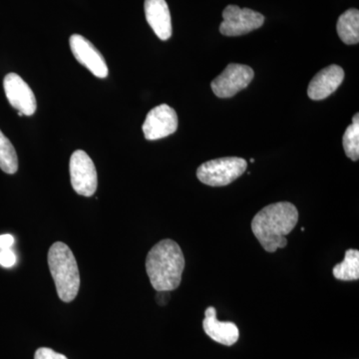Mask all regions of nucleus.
<instances>
[{"label": "nucleus", "instance_id": "f257e3e1", "mask_svg": "<svg viewBox=\"0 0 359 359\" xmlns=\"http://www.w3.org/2000/svg\"><path fill=\"white\" fill-rule=\"evenodd\" d=\"M299 212L294 204L280 202L264 207L252 221V231L268 252H275L287 245L285 236L294 230Z\"/></svg>", "mask_w": 359, "mask_h": 359}, {"label": "nucleus", "instance_id": "f03ea898", "mask_svg": "<svg viewBox=\"0 0 359 359\" xmlns=\"http://www.w3.org/2000/svg\"><path fill=\"white\" fill-rule=\"evenodd\" d=\"M185 257L174 241H161L148 252L146 271L151 285L157 292H172L181 285Z\"/></svg>", "mask_w": 359, "mask_h": 359}, {"label": "nucleus", "instance_id": "7ed1b4c3", "mask_svg": "<svg viewBox=\"0 0 359 359\" xmlns=\"http://www.w3.org/2000/svg\"><path fill=\"white\" fill-rule=\"evenodd\" d=\"M48 266L59 299L65 302L74 301L80 289V273L76 259L67 245L57 242L51 245Z\"/></svg>", "mask_w": 359, "mask_h": 359}, {"label": "nucleus", "instance_id": "20e7f679", "mask_svg": "<svg viewBox=\"0 0 359 359\" xmlns=\"http://www.w3.org/2000/svg\"><path fill=\"white\" fill-rule=\"evenodd\" d=\"M247 167V161L243 158H219L201 165L198 168L197 177L205 185L224 187L240 178Z\"/></svg>", "mask_w": 359, "mask_h": 359}, {"label": "nucleus", "instance_id": "39448f33", "mask_svg": "<svg viewBox=\"0 0 359 359\" xmlns=\"http://www.w3.org/2000/svg\"><path fill=\"white\" fill-rule=\"evenodd\" d=\"M71 185L78 195L91 197L98 186V177L93 161L84 151L77 150L70 158Z\"/></svg>", "mask_w": 359, "mask_h": 359}, {"label": "nucleus", "instance_id": "423d86ee", "mask_svg": "<svg viewBox=\"0 0 359 359\" xmlns=\"http://www.w3.org/2000/svg\"><path fill=\"white\" fill-rule=\"evenodd\" d=\"M223 22L219 32L224 36H241L262 27L264 22L263 14L250 8L228 6L223 11Z\"/></svg>", "mask_w": 359, "mask_h": 359}, {"label": "nucleus", "instance_id": "0eeeda50", "mask_svg": "<svg viewBox=\"0 0 359 359\" xmlns=\"http://www.w3.org/2000/svg\"><path fill=\"white\" fill-rule=\"evenodd\" d=\"M254 75V70L250 66L231 63L212 82V92L219 98H230L247 88Z\"/></svg>", "mask_w": 359, "mask_h": 359}, {"label": "nucleus", "instance_id": "6e6552de", "mask_svg": "<svg viewBox=\"0 0 359 359\" xmlns=\"http://www.w3.org/2000/svg\"><path fill=\"white\" fill-rule=\"evenodd\" d=\"M178 116L167 104L157 106L148 113L143 124L144 136L149 141L159 140L178 129Z\"/></svg>", "mask_w": 359, "mask_h": 359}, {"label": "nucleus", "instance_id": "1a4fd4ad", "mask_svg": "<svg viewBox=\"0 0 359 359\" xmlns=\"http://www.w3.org/2000/svg\"><path fill=\"white\" fill-rule=\"evenodd\" d=\"M69 44L73 55L80 65L85 66L94 76L106 78L108 76V66L106 65L100 51L88 39L82 35L73 34L70 37Z\"/></svg>", "mask_w": 359, "mask_h": 359}, {"label": "nucleus", "instance_id": "9d476101", "mask_svg": "<svg viewBox=\"0 0 359 359\" xmlns=\"http://www.w3.org/2000/svg\"><path fill=\"white\" fill-rule=\"evenodd\" d=\"M4 88L11 105L23 115L32 116L36 111L37 103L29 85L16 74L9 73L4 80Z\"/></svg>", "mask_w": 359, "mask_h": 359}, {"label": "nucleus", "instance_id": "9b49d317", "mask_svg": "<svg viewBox=\"0 0 359 359\" xmlns=\"http://www.w3.org/2000/svg\"><path fill=\"white\" fill-rule=\"evenodd\" d=\"M344 79V71L339 65H330L320 71L309 85L308 95L320 101L334 93Z\"/></svg>", "mask_w": 359, "mask_h": 359}, {"label": "nucleus", "instance_id": "f8f14e48", "mask_svg": "<svg viewBox=\"0 0 359 359\" xmlns=\"http://www.w3.org/2000/svg\"><path fill=\"white\" fill-rule=\"evenodd\" d=\"M203 327L208 337L224 346H231L238 339V328L231 321H219L217 318L216 309L210 306L205 309Z\"/></svg>", "mask_w": 359, "mask_h": 359}, {"label": "nucleus", "instance_id": "ddd939ff", "mask_svg": "<svg viewBox=\"0 0 359 359\" xmlns=\"http://www.w3.org/2000/svg\"><path fill=\"white\" fill-rule=\"evenodd\" d=\"M145 15L149 25L161 40L172 36V20L166 0H145Z\"/></svg>", "mask_w": 359, "mask_h": 359}, {"label": "nucleus", "instance_id": "4468645a", "mask_svg": "<svg viewBox=\"0 0 359 359\" xmlns=\"http://www.w3.org/2000/svg\"><path fill=\"white\" fill-rule=\"evenodd\" d=\"M337 34L347 45L358 44L359 42V11L351 8L342 13L337 20Z\"/></svg>", "mask_w": 359, "mask_h": 359}, {"label": "nucleus", "instance_id": "2eb2a0df", "mask_svg": "<svg viewBox=\"0 0 359 359\" xmlns=\"http://www.w3.org/2000/svg\"><path fill=\"white\" fill-rule=\"evenodd\" d=\"M334 276L337 280H358L359 278V252L358 250L351 249L346 252L344 262L334 266Z\"/></svg>", "mask_w": 359, "mask_h": 359}, {"label": "nucleus", "instance_id": "dca6fc26", "mask_svg": "<svg viewBox=\"0 0 359 359\" xmlns=\"http://www.w3.org/2000/svg\"><path fill=\"white\" fill-rule=\"evenodd\" d=\"M0 169L6 174H15L18 170V158L11 142L0 130Z\"/></svg>", "mask_w": 359, "mask_h": 359}, {"label": "nucleus", "instance_id": "f3484780", "mask_svg": "<svg viewBox=\"0 0 359 359\" xmlns=\"http://www.w3.org/2000/svg\"><path fill=\"white\" fill-rule=\"evenodd\" d=\"M344 152L349 159L355 162L359 158V115L355 114L353 119V124L347 127L344 132Z\"/></svg>", "mask_w": 359, "mask_h": 359}, {"label": "nucleus", "instance_id": "a211bd4d", "mask_svg": "<svg viewBox=\"0 0 359 359\" xmlns=\"http://www.w3.org/2000/svg\"><path fill=\"white\" fill-rule=\"evenodd\" d=\"M16 263V256L11 249L0 250V266L11 268Z\"/></svg>", "mask_w": 359, "mask_h": 359}, {"label": "nucleus", "instance_id": "6ab92c4d", "mask_svg": "<svg viewBox=\"0 0 359 359\" xmlns=\"http://www.w3.org/2000/svg\"><path fill=\"white\" fill-rule=\"evenodd\" d=\"M34 359H68L63 354L57 353L53 349L41 347L35 353Z\"/></svg>", "mask_w": 359, "mask_h": 359}, {"label": "nucleus", "instance_id": "aec40b11", "mask_svg": "<svg viewBox=\"0 0 359 359\" xmlns=\"http://www.w3.org/2000/svg\"><path fill=\"white\" fill-rule=\"evenodd\" d=\"M14 244V238L11 235L0 236V250L11 249Z\"/></svg>", "mask_w": 359, "mask_h": 359}, {"label": "nucleus", "instance_id": "412c9836", "mask_svg": "<svg viewBox=\"0 0 359 359\" xmlns=\"http://www.w3.org/2000/svg\"><path fill=\"white\" fill-rule=\"evenodd\" d=\"M250 162L255 163V159H250Z\"/></svg>", "mask_w": 359, "mask_h": 359}]
</instances>
